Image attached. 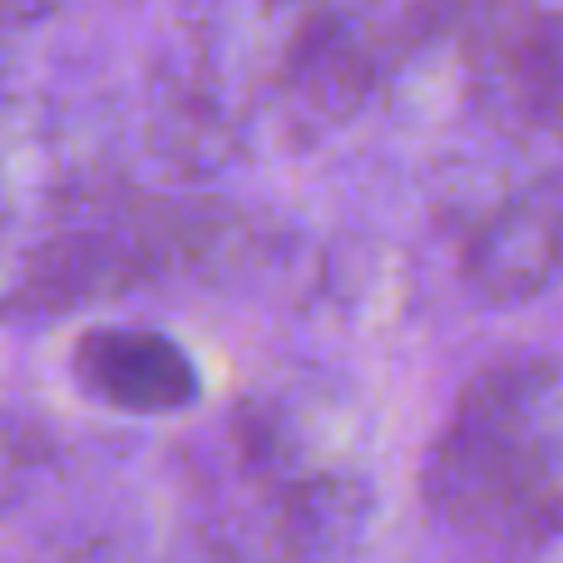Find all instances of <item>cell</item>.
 <instances>
[{"mask_svg": "<svg viewBox=\"0 0 563 563\" xmlns=\"http://www.w3.org/2000/svg\"><path fill=\"white\" fill-rule=\"evenodd\" d=\"M426 499L470 534L525 539L563 515V361L485 366L426 465Z\"/></svg>", "mask_w": 563, "mask_h": 563, "instance_id": "6da1fadb", "label": "cell"}, {"mask_svg": "<svg viewBox=\"0 0 563 563\" xmlns=\"http://www.w3.org/2000/svg\"><path fill=\"white\" fill-rule=\"evenodd\" d=\"M69 366L89 396L124 416H174L203 390L194 356L148 327H89L75 341Z\"/></svg>", "mask_w": 563, "mask_h": 563, "instance_id": "7a4b0ae2", "label": "cell"}, {"mask_svg": "<svg viewBox=\"0 0 563 563\" xmlns=\"http://www.w3.org/2000/svg\"><path fill=\"white\" fill-rule=\"evenodd\" d=\"M563 273V194H525L475 233L465 282L479 301H525Z\"/></svg>", "mask_w": 563, "mask_h": 563, "instance_id": "3957f363", "label": "cell"}, {"mask_svg": "<svg viewBox=\"0 0 563 563\" xmlns=\"http://www.w3.org/2000/svg\"><path fill=\"white\" fill-rule=\"evenodd\" d=\"M30 257H35V243H20L15 233H5V228H0V321L25 317Z\"/></svg>", "mask_w": 563, "mask_h": 563, "instance_id": "277c9868", "label": "cell"}, {"mask_svg": "<svg viewBox=\"0 0 563 563\" xmlns=\"http://www.w3.org/2000/svg\"><path fill=\"white\" fill-rule=\"evenodd\" d=\"M20 475H25V445H20L15 426H10V420L0 416V505H5V499L15 495Z\"/></svg>", "mask_w": 563, "mask_h": 563, "instance_id": "5b68a950", "label": "cell"}, {"mask_svg": "<svg viewBox=\"0 0 563 563\" xmlns=\"http://www.w3.org/2000/svg\"><path fill=\"white\" fill-rule=\"evenodd\" d=\"M49 15H55V5H0V35L20 25H35V20H49Z\"/></svg>", "mask_w": 563, "mask_h": 563, "instance_id": "8992f818", "label": "cell"}, {"mask_svg": "<svg viewBox=\"0 0 563 563\" xmlns=\"http://www.w3.org/2000/svg\"><path fill=\"white\" fill-rule=\"evenodd\" d=\"M5 69H10V45H5V35H0V85H5Z\"/></svg>", "mask_w": 563, "mask_h": 563, "instance_id": "52a82bcc", "label": "cell"}]
</instances>
